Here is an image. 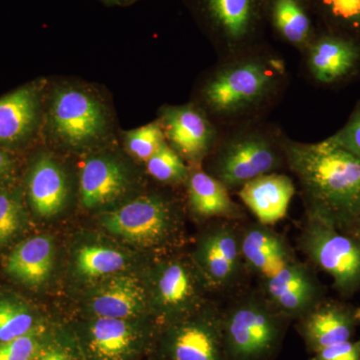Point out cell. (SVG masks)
<instances>
[{
  "label": "cell",
  "instance_id": "29",
  "mask_svg": "<svg viewBox=\"0 0 360 360\" xmlns=\"http://www.w3.org/2000/svg\"><path fill=\"white\" fill-rule=\"evenodd\" d=\"M34 360H85L70 324L51 323Z\"/></svg>",
  "mask_w": 360,
  "mask_h": 360
},
{
  "label": "cell",
  "instance_id": "9",
  "mask_svg": "<svg viewBox=\"0 0 360 360\" xmlns=\"http://www.w3.org/2000/svg\"><path fill=\"white\" fill-rule=\"evenodd\" d=\"M241 225L224 219L207 222L189 253L212 293L236 295L250 276L241 250Z\"/></svg>",
  "mask_w": 360,
  "mask_h": 360
},
{
  "label": "cell",
  "instance_id": "25",
  "mask_svg": "<svg viewBox=\"0 0 360 360\" xmlns=\"http://www.w3.org/2000/svg\"><path fill=\"white\" fill-rule=\"evenodd\" d=\"M56 253L51 236L42 234L26 239L7 258L6 274L25 285H42L51 276Z\"/></svg>",
  "mask_w": 360,
  "mask_h": 360
},
{
  "label": "cell",
  "instance_id": "19",
  "mask_svg": "<svg viewBox=\"0 0 360 360\" xmlns=\"http://www.w3.org/2000/svg\"><path fill=\"white\" fill-rule=\"evenodd\" d=\"M130 187L131 177L122 162L111 156H92L80 172V202L90 212H105L122 200Z\"/></svg>",
  "mask_w": 360,
  "mask_h": 360
},
{
  "label": "cell",
  "instance_id": "34",
  "mask_svg": "<svg viewBox=\"0 0 360 360\" xmlns=\"http://www.w3.org/2000/svg\"><path fill=\"white\" fill-rule=\"evenodd\" d=\"M329 139L360 158V101L355 105L347 123Z\"/></svg>",
  "mask_w": 360,
  "mask_h": 360
},
{
  "label": "cell",
  "instance_id": "22",
  "mask_svg": "<svg viewBox=\"0 0 360 360\" xmlns=\"http://www.w3.org/2000/svg\"><path fill=\"white\" fill-rule=\"evenodd\" d=\"M241 250L248 274L257 276L259 281L297 258L283 234L272 226L248 220L241 225Z\"/></svg>",
  "mask_w": 360,
  "mask_h": 360
},
{
  "label": "cell",
  "instance_id": "32",
  "mask_svg": "<svg viewBox=\"0 0 360 360\" xmlns=\"http://www.w3.org/2000/svg\"><path fill=\"white\" fill-rule=\"evenodd\" d=\"M319 6L347 37L360 41V0H319Z\"/></svg>",
  "mask_w": 360,
  "mask_h": 360
},
{
  "label": "cell",
  "instance_id": "15",
  "mask_svg": "<svg viewBox=\"0 0 360 360\" xmlns=\"http://www.w3.org/2000/svg\"><path fill=\"white\" fill-rule=\"evenodd\" d=\"M267 300L291 321L302 319L326 298V288L309 262L296 258L258 286Z\"/></svg>",
  "mask_w": 360,
  "mask_h": 360
},
{
  "label": "cell",
  "instance_id": "28",
  "mask_svg": "<svg viewBox=\"0 0 360 360\" xmlns=\"http://www.w3.org/2000/svg\"><path fill=\"white\" fill-rule=\"evenodd\" d=\"M146 163L149 175L167 186H184L191 172V167L167 142Z\"/></svg>",
  "mask_w": 360,
  "mask_h": 360
},
{
  "label": "cell",
  "instance_id": "23",
  "mask_svg": "<svg viewBox=\"0 0 360 360\" xmlns=\"http://www.w3.org/2000/svg\"><path fill=\"white\" fill-rule=\"evenodd\" d=\"M295 193V181L281 172L258 176L236 191L257 221L269 226L285 219Z\"/></svg>",
  "mask_w": 360,
  "mask_h": 360
},
{
  "label": "cell",
  "instance_id": "24",
  "mask_svg": "<svg viewBox=\"0 0 360 360\" xmlns=\"http://www.w3.org/2000/svg\"><path fill=\"white\" fill-rule=\"evenodd\" d=\"M68 181L65 170L47 153L33 158L26 175V194L33 212L51 219L65 210L68 200Z\"/></svg>",
  "mask_w": 360,
  "mask_h": 360
},
{
  "label": "cell",
  "instance_id": "36",
  "mask_svg": "<svg viewBox=\"0 0 360 360\" xmlns=\"http://www.w3.org/2000/svg\"><path fill=\"white\" fill-rule=\"evenodd\" d=\"M18 167L20 160L15 151L0 148V187L13 186Z\"/></svg>",
  "mask_w": 360,
  "mask_h": 360
},
{
  "label": "cell",
  "instance_id": "27",
  "mask_svg": "<svg viewBox=\"0 0 360 360\" xmlns=\"http://www.w3.org/2000/svg\"><path fill=\"white\" fill-rule=\"evenodd\" d=\"M49 321L18 296L0 295V343L28 335Z\"/></svg>",
  "mask_w": 360,
  "mask_h": 360
},
{
  "label": "cell",
  "instance_id": "16",
  "mask_svg": "<svg viewBox=\"0 0 360 360\" xmlns=\"http://www.w3.org/2000/svg\"><path fill=\"white\" fill-rule=\"evenodd\" d=\"M300 54L305 73L319 86L342 84L360 70L359 40L338 33L316 35Z\"/></svg>",
  "mask_w": 360,
  "mask_h": 360
},
{
  "label": "cell",
  "instance_id": "5",
  "mask_svg": "<svg viewBox=\"0 0 360 360\" xmlns=\"http://www.w3.org/2000/svg\"><path fill=\"white\" fill-rule=\"evenodd\" d=\"M291 322L259 288L239 291L222 307L227 360H276Z\"/></svg>",
  "mask_w": 360,
  "mask_h": 360
},
{
  "label": "cell",
  "instance_id": "35",
  "mask_svg": "<svg viewBox=\"0 0 360 360\" xmlns=\"http://www.w3.org/2000/svg\"><path fill=\"white\" fill-rule=\"evenodd\" d=\"M309 360H360V338L322 348Z\"/></svg>",
  "mask_w": 360,
  "mask_h": 360
},
{
  "label": "cell",
  "instance_id": "31",
  "mask_svg": "<svg viewBox=\"0 0 360 360\" xmlns=\"http://www.w3.org/2000/svg\"><path fill=\"white\" fill-rule=\"evenodd\" d=\"M124 142L130 155L146 162L167 141L160 122H155L127 132Z\"/></svg>",
  "mask_w": 360,
  "mask_h": 360
},
{
  "label": "cell",
  "instance_id": "33",
  "mask_svg": "<svg viewBox=\"0 0 360 360\" xmlns=\"http://www.w3.org/2000/svg\"><path fill=\"white\" fill-rule=\"evenodd\" d=\"M51 323L21 338L0 343V360H34Z\"/></svg>",
  "mask_w": 360,
  "mask_h": 360
},
{
  "label": "cell",
  "instance_id": "26",
  "mask_svg": "<svg viewBox=\"0 0 360 360\" xmlns=\"http://www.w3.org/2000/svg\"><path fill=\"white\" fill-rule=\"evenodd\" d=\"M269 13L279 37L300 53L316 37L302 0H271Z\"/></svg>",
  "mask_w": 360,
  "mask_h": 360
},
{
  "label": "cell",
  "instance_id": "14",
  "mask_svg": "<svg viewBox=\"0 0 360 360\" xmlns=\"http://www.w3.org/2000/svg\"><path fill=\"white\" fill-rule=\"evenodd\" d=\"M158 122L165 141L191 167H202L221 131L195 103L165 106Z\"/></svg>",
  "mask_w": 360,
  "mask_h": 360
},
{
  "label": "cell",
  "instance_id": "11",
  "mask_svg": "<svg viewBox=\"0 0 360 360\" xmlns=\"http://www.w3.org/2000/svg\"><path fill=\"white\" fill-rule=\"evenodd\" d=\"M49 129L63 146L86 148L101 141L108 129L105 108L86 90L66 86L52 94Z\"/></svg>",
  "mask_w": 360,
  "mask_h": 360
},
{
  "label": "cell",
  "instance_id": "4",
  "mask_svg": "<svg viewBox=\"0 0 360 360\" xmlns=\"http://www.w3.org/2000/svg\"><path fill=\"white\" fill-rule=\"evenodd\" d=\"M286 141L283 129L265 120L221 129L202 167L236 193L246 182L286 168Z\"/></svg>",
  "mask_w": 360,
  "mask_h": 360
},
{
  "label": "cell",
  "instance_id": "30",
  "mask_svg": "<svg viewBox=\"0 0 360 360\" xmlns=\"http://www.w3.org/2000/svg\"><path fill=\"white\" fill-rule=\"evenodd\" d=\"M25 207L20 189L0 187V246L8 245L25 226Z\"/></svg>",
  "mask_w": 360,
  "mask_h": 360
},
{
  "label": "cell",
  "instance_id": "8",
  "mask_svg": "<svg viewBox=\"0 0 360 360\" xmlns=\"http://www.w3.org/2000/svg\"><path fill=\"white\" fill-rule=\"evenodd\" d=\"M70 326L85 360H142L150 356L160 328L153 319L82 316Z\"/></svg>",
  "mask_w": 360,
  "mask_h": 360
},
{
  "label": "cell",
  "instance_id": "21",
  "mask_svg": "<svg viewBox=\"0 0 360 360\" xmlns=\"http://www.w3.org/2000/svg\"><path fill=\"white\" fill-rule=\"evenodd\" d=\"M186 207L198 224L213 220L246 221L245 207L232 200L231 193L202 167H191L186 184Z\"/></svg>",
  "mask_w": 360,
  "mask_h": 360
},
{
  "label": "cell",
  "instance_id": "3",
  "mask_svg": "<svg viewBox=\"0 0 360 360\" xmlns=\"http://www.w3.org/2000/svg\"><path fill=\"white\" fill-rule=\"evenodd\" d=\"M99 226L110 238L149 258L181 252L186 245V212L179 200L160 193L137 196L101 212Z\"/></svg>",
  "mask_w": 360,
  "mask_h": 360
},
{
  "label": "cell",
  "instance_id": "38",
  "mask_svg": "<svg viewBox=\"0 0 360 360\" xmlns=\"http://www.w3.org/2000/svg\"><path fill=\"white\" fill-rule=\"evenodd\" d=\"M104 1L110 2V4H127L132 0H104Z\"/></svg>",
  "mask_w": 360,
  "mask_h": 360
},
{
  "label": "cell",
  "instance_id": "20",
  "mask_svg": "<svg viewBox=\"0 0 360 360\" xmlns=\"http://www.w3.org/2000/svg\"><path fill=\"white\" fill-rule=\"evenodd\" d=\"M202 4L221 51L220 58L257 45V0H202Z\"/></svg>",
  "mask_w": 360,
  "mask_h": 360
},
{
  "label": "cell",
  "instance_id": "37",
  "mask_svg": "<svg viewBox=\"0 0 360 360\" xmlns=\"http://www.w3.org/2000/svg\"><path fill=\"white\" fill-rule=\"evenodd\" d=\"M348 232L354 234V236L360 239V219L357 220L356 224H355L354 227H352V229Z\"/></svg>",
  "mask_w": 360,
  "mask_h": 360
},
{
  "label": "cell",
  "instance_id": "13",
  "mask_svg": "<svg viewBox=\"0 0 360 360\" xmlns=\"http://www.w3.org/2000/svg\"><path fill=\"white\" fill-rule=\"evenodd\" d=\"M142 269L117 274L85 288L80 316L129 321L153 319Z\"/></svg>",
  "mask_w": 360,
  "mask_h": 360
},
{
  "label": "cell",
  "instance_id": "18",
  "mask_svg": "<svg viewBox=\"0 0 360 360\" xmlns=\"http://www.w3.org/2000/svg\"><path fill=\"white\" fill-rule=\"evenodd\" d=\"M42 86L30 82L0 97V148L15 151L27 146L41 120Z\"/></svg>",
  "mask_w": 360,
  "mask_h": 360
},
{
  "label": "cell",
  "instance_id": "10",
  "mask_svg": "<svg viewBox=\"0 0 360 360\" xmlns=\"http://www.w3.org/2000/svg\"><path fill=\"white\" fill-rule=\"evenodd\" d=\"M153 360H227L222 307L210 298L202 307L158 328Z\"/></svg>",
  "mask_w": 360,
  "mask_h": 360
},
{
  "label": "cell",
  "instance_id": "12",
  "mask_svg": "<svg viewBox=\"0 0 360 360\" xmlns=\"http://www.w3.org/2000/svg\"><path fill=\"white\" fill-rule=\"evenodd\" d=\"M149 259L110 236L82 233L71 243L68 274L85 290L117 274L141 269Z\"/></svg>",
  "mask_w": 360,
  "mask_h": 360
},
{
  "label": "cell",
  "instance_id": "2",
  "mask_svg": "<svg viewBox=\"0 0 360 360\" xmlns=\"http://www.w3.org/2000/svg\"><path fill=\"white\" fill-rule=\"evenodd\" d=\"M286 168L300 184L305 219L348 232L360 219V158L331 141L288 139Z\"/></svg>",
  "mask_w": 360,
  "mask_h": 360
},
{
  "label": "cell",
  "instance_id": "1",
  "mask_svg": "<svg viewBox=\"0 0 360 360\" xmlns=\"http://www.w3.org/2000/svg\"><path fill=\"white\" fill-rule=\"evenodd\" d=\"M290 84L285 60L259 45L221 56L206 75L195 103L220 129L265 120Z\"/></svg>",
  "mask_w": 360,
  "mask_h": 360
},
{
  "label": "cell",
  "instance_id": "6",
  "mask_svg": "<svg viewBox=\"0 0 360 360\" xmlns=\"http://www.w3.org/2000/svg\"><path fill=\"white\" fill-rule=\"evenodd\" d=\"M142 276L151 317L158 326L193 314L210 300L212 290L189 255L150 258Z\"/></svg>",
  "mask_w": 360,
  "mask_h": 360
},
{
  "label": "cell",
  "instance_id": "7",
  "mask_svg": "<svg viewBox=\"0 0 360 360\" xmlns=\"http://www.w3.org/2000/svg\"><path fill=\"white\" fill-rule=\"evenodd\" d=\"M297 248L315 269L333 278V288L347 300L360 291V239L316 220L305 219Z\"/></svg>",
  "mask_w": 360,
  "mask_h": 360
},
{
  "label": "cell",
  "instance_id": "17",
  "mask_svg": "<svg viewBox=\"0 0 360 360\" xmlns=\"http://www.w3.org/2000/svg\"><path fill=\"white\" fill-rule=\"evenodd\" d=\"M295 322L296 331L311 355L329 345L354 340L360 326V307L326 297Z\"/></svg>",
  "mask_w": 360,
  "mask_h": 360
}]
</instances>
